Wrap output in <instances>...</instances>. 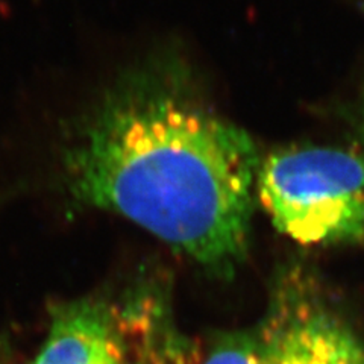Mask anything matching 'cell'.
I'll return each mask as SVG.
<instances>
[{"label":"cell","mask_w":364,"mask_h":364,"mask_svg":"<svg viewBox=\"0 0 364 364\" xmlns=\"http://www.w3.org/2000/svg\"><path fill=\"white\" fill-rule=\"evenodd\" d=\"M259 155L172 53L135 63L76 119L63 182L75 207L123 215L219 277L249 247Z\"/></svg>","instance_id":"cell-1"},{"label":"cell","mask_w":364,"mask_h":364,"mask_svg":"<svg viewBox=\"0 0 364 364\" xmlns=\"http://www.w3.org/2000/svg\"><path fill=\"white\" fill-rule=\"evenodd\" d=\"M199 364H266L257 331L226 336Z\"/></svg>","instance_id":"cell-5"},{"label":"cell","mask_w":364,"mask_h":364,"mask_svg":"<svg viewBox=\"0 0 364 364\" xmlns=\"http://www.w3.org/2000/svg\"><path fill=\"white\" fill-rule=\"evenodd\" d=\"M159 304L147 290L61 304L32 364H178L179 340Z\"/></svg>","instance_id":"cell-3"},{"label":"cell","mask_w":364,"mask_h":364,"mask_svg":"<svg viewBox=\"0 0 364 364\" xmlns=\"http://www.w3.org/2000/svg\"><path fill=\"white\" fill-rule=\"evenodd\" d=\"M259 202L277 230L302 245L364 240V161L348 151L290 146L261 159Z\"/></svg>","instance_id":"cell-2"},{"label":"cell","mask_w":364,"mask_h":364,"mask_svg":"<svg viewBox=\"0 0 364 364\" xmlns=\"http://www.w3.org/2000/svg\"><path fill=\"white\" fill-rule=\"evenodd\" d=\"M266 364H364V345L302 266L281 272L255 329Z\"/></svg>","instance_id":"cell-4"}]
</instances>
